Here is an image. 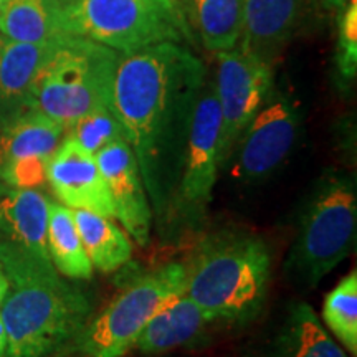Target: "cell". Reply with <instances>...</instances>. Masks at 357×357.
Returning a JSON list of instances; mask_svg holds the SVG:
<instances>
[{"mask_svg": "<svg viewBox=\"0 0 357 357\" xmlns=\"http://www.w3.org/2000/svg\"><path fill=\"white\" fill-rule=\"evenodd\" d=\"M121 53L93 40L68 37L38 75L29 96L37 109L61 126L100 109H113V82Z\"/></svg>", "mask_w": 357, "mask_h": 357, "instance_id": "obj_4", "label": "cell"}, {"mask_svg": "<svg viewBox=\"0 0 357 357\" xmlns=\"http://www.w3.org/2000/svg\"><path fill=\"white\" fill-rule=\"evenodd\" d=\"M278 357H347L329 336L314 310L293 303L278 342Z\"/></svg>", "mask_w": 357, "mask_h": 357, "instance_id": "obj_20", "label": "cell"}, {"mask_svg": "<svg viewBox=\"0 0 357 357\" xmlns=\"http://www.w3.org/2000/svg\"><path fill=\"white\" fill-rule=\"evenodd\" d=\"M7 291H8V280H7L6 271H3V268L0 266V305H2L3 300H6Z\"/></svg>", "mask_w": 357, "mask_h": 357, "instance_id": "obj_26", "label": "cell"}, {"mask_svg": "<svg viewBox=\"0 0 357 357\" xmlns=\"http://www.w3.org/2000/svg\"><path fill=\"white\" fill-rule=\"evenodd\" d=\"M202 83V63L174 42L121 53L116 65L113 111L158 215L166 212L181 176L174 155L177 123L190 114Z\"/></svg>", "mask_w": 357, "mask_h": 357, "instance_id": "obj_1", "label": "cell"}, {"mask_svg": "<svg viewBox=\"0 0 357 357\" xmlns=\"http://www.w3.org/2000/svg\"><path fill=\"white\" fill-rule=\"evenodd\" d=\"M222 116L215 86H200L192 105L181 177L177 184L178 202L187 211L204 208L211 202L220 167Z\"/></svg>", "mask_w": 357, "mask_h": 357, "instance_id": "obj_9", "label": "cell"}, {"mask_svg": "<svg viewBox=\"0 0 357 357\" xmlns=\"http://www.w3.org/2000/svg\"><path fill=\"white\" fill-rule=\"evenodd\" d=\"M73 217L93 268L111 273L131 260V238L111 217L88 211H73Z\"/></svg>", "mask_w": 357, "mask_h": 357, "instance_id": "obj_18", "label": "cell"}, {"mask_svg": "<svg viewBox=\"0 0 357 357\" xmlns=\"http://www.w3.org/2000/svg\"><path fill=\"white\" fill-rule=\"evenodd\" d=\"M194 22L207 50H234L242 37L243 0H194Z\"/></svg>", "mask_w": 357, "mask_h": 357, "instance_id": "obj_21", "label": "cell"}, {"mask_svg": "<svg viewBox=\"0 0 357 357\" xmlns=\"http://www.w3.org/2000/svg\"><path fill=\"white\" fill-rule=\"evenodd\" d=\"M6 2H7V0H0V12H2V8H3V6H6Z\"/></svg>", "mask_w": 357, "mask_h": 357, "instance_id": "obj_29", "label": "cell"}, {"mask_svg": "<svg viewBox=\"0 0 357 357\" xmlns=\"http://www.w3.org/2000/svg\"><path fill=\"white\" fill-rule=\"evenodd\" d=\"M61 10L71 37L93 40L119 53L187 37L178 0H70Z\"/></svg>", "mask_w": 357, "mask_h": 357, "instance_id": "obj_6", "label": "cell"}, {"mask_svg": "<svg viewBox=\"0 0 357 357\" xmlns=\"http://www.w3.org/2000/svg\"><path fill=\"white\" fill-rule=\"evenodd\" d=\"M301 0H243L240 50L271 63L291 38Z\"/></svg>", "mask_w": 357, "mask_h": 357, "instance_id": "obj_14", "label": "cell"}, {"mask_svg": "<svg viewBox=\"0 0 357 357\" xmlns=\"http://www.w3.org/2000/svg\"><path fill=\"white\" fill-rule=\"evenodd\" d=\"M336 70L339 79L351 83L357 73V0H349L339 12Z\"/></svg>", "mask_w": 357, "mask_h": 357, "instance_id": "obj_24", "label": "cell"}, {"mask_svg": "<svg viewBox=\"0 0 357 357\" xmlns=\"http://www.w3.org/2000/svg\"><path fill=\"white\" fill-rule=\"evenodd\" d=\"M185 265V294L212 323H245L265 305L271 253L258 236L242 231L211 235Z\"/></svg>", "mask_w": 357, "mask_h": 357, "instance_id": "obj_3", "label": "cell"}, {"mask_svg": "<svg viewBox=\"0 0 357 357\" xmlns=\"http://www.w3.org/2000/svg\"><path fill=\"white\" fill-rule=\"evenodd\" d=\"M56 2H58V3H60V7H61V8H63V6H65V3H68V2H70V0H56Z\"/></svg>", "mask_w": 357, "mask_h": 357, "instance_id": "obj_28", "label": "cell"}, {"mask_svg": "<svg viewBox=\"0 0 357 357\" xmlns=\"http://www.w3.org/2000/svg\"><path fill=\"white\" fill-rule=\"evenodd\" d=\"M323 319L334 336L349 349L357 351V271L346 275L323 303Z\"/></svg>", "mask_w": 357, "mask_h": 357, "instance_id": "obj_22", "label": "cell"}, {"mask_svg": "<svg viewBox=\"0 0 357 357\" xmlns=\"http://www.w3.org/2000/svg\"><path fill=\"white\" fill-rule=\"evenodd\" d=\"M300 126L298 102L283 93H270L240 137L235 177L258 182L271 176L293 151Z\"/></svg>", "mask_w": 357, "mask_h": 357, "instance_id": "obj_10", "label": "cell"}, {"mask_svg": "<svg viewBox=\"0 0 357 357\" xmlns=\"http://www.w3.org/2000/svg\"><path fill=\"white\" fill-rule=\"evenodd\" d=\"M8 291L0 306L7 333L3 357H52L68 347L91 316L82 289L60 278L47 258L0 240Z\"/></svg>", "mask_w": 357, "mask_h": 357, "instance_id": "obj_2", "label": "cell"}, {"mask_svg": "<svg viewBox=\"0 0 357 357\" xmlns=\"http://www.w3.org/2000/svg\"><path fill=\"white\" fill-rule=\"evenodd\" d=\"M95 159L108 187L113 217L134 242L146 247L151 240L154 213L131 147L123 137L102 147Z\"/></svg>", "mask_w": 357, "mask_h": 357, "instance_id": "obj_11", "label": "cell"}, {"mask_svg": "<svg viewBox=\"0 0 357 357\" xmlns=\"http://www.w3.org/2000/svg\"><path fill=\"white\" fill-rule=\"evenodd\" d=\"M65 137L73 139L84 151L95 155L113 141L123 139L124 134L114 111L100 109L83 116L66 128Z\"/></svg>", "mask_w": 357, "mask_h": 357, "instance_id": "obj_23", "label": "cell"}, {"mask_svg": "<svg viewBox=\"0 0 357 357\" xmlns=\"http://www.w3.org/2000/svg\"><path fill=\"white\" fill-rule=\"evenodd\" d=\"M187 289V265L172 261L141 275L100 314L88 319L71 346L86 357H124L158 312Z\"/></svg>", "mask_w": 357, "mask_h": 357, "instance_id": "obj_7", "label": "cell"}, {"mask_svg": "<svg viewBox=\"0 0 357 357\" xmlns=\"http://www.w3.org/2000/svg\"><path fill=\"white\" fill-rule=\"evenodd\" d=\"M63 40L42 43L0 42V119L29 108V96L38 75Z\"/></svg>", "mask_w": 357, "mask_h": 357, "instance_id": "obj_13", "label": "cell"}, {"mask_svg": "<svg viewBox=\"0 0 357 357\" xmlns=\"http://www.w3.org/2000/svg\"><path fill=\"white\" fill-rule=\"evenodd\" d=\"M0 35L26 43L56 42L71 37L56 0H7L0 12Z\"/></svg>", "mask_w": 357, "mask_h": 357, "instance_id": "obj_17", "label": "cell"}, {"mask_svg": "<svg viewBox=\"0 0 357 357\" xmlns=\"http://www.w3.org/2000/svg\"><path fill=\"white\" fill-rule=\"evenodd\" d=\"M47 182L65 207L113 217L108 187L95 155L63 137L47 169Z\"/></svg>", "mask_w": 357, "mask_h": 357, "instance_id": "obj_12", "label": "cell"}, {"mask_svg": "<svg viewBox=\"0 0 357 357\" xmlns=\"http://www.w3.org/2000/svg\"><path fill=\"white\" fill-rule=\"evenodd\" d=\"M6 347H7V333H6V326H3L2 314H0V357H3V354H6Z\"/></svg>", "mask_w": 357, "mask_h": 357, "instance_id": "obj_27", "label": "cell"}, {"mask_svg": "<svg viewBox=\"0 0 357 357\" xmlns=\"http://www.w3.org/2000/svg\"><path fill=\"white\" fill-rule=\"evenodd\" d=\"M323 6L328 8V10H333V12H341L342 8L346 7V3L349 2V0H319Z\"/></svg>", "mask_w": 357, "mask_h": 357, "instance_id": "obj_25", "label": "cell"}, {"mask_svg": "<svg viewBox=\"0 0 357 357\" xmlns=\"http://www.w3.org/2000/svg\"><path fill=\"white\" fill-rule=\"evenodd\" d=\"M211 323V318L184 293L147 323L132 349L146 356H158L192 346L204 336Z\"/></svg>", "mask_w": 357, "mask_h": 357, "instance_id": "obj_16", "label": "cell"}, {"mask_svg": "<svg viewBox=\"0 0 357 357\" xmlns=\"http://www.w3.org/2000/svg\"><path fill=\"white\" fill-rule=\"evenodd\" d=\"M50 200L37 189H12L0 197V240L40 258L48 257Z\"/></svg>", "mask_w": 357, "mask_h": 357, "instance_id": "obj_15", "label": "cell"}, {"mask_svg": "<svg viewBox=\"0 0 357 357\" xmlns=\"http://www.w3.org/2000/svg\"><path fill=\"white\" fill-rule=\"evenodd\" d=\"M47 248L58 273L70 280H89L93 276L95 268L83 247L73 211L63 204H50Z\"/></svg>", "mask_w": 357, "mask_h": 357, "instance_id": "obj_19", "label": "cell"}, {"mask_svg": "<svg viewBox=\"0 0 357 357\" xmlns=\"http://www.w3.org/2000/svg\"><path fill=\"white\" fill-rule=\"evenodd\" d=\"M357 190L354 177L329 174L303 208L287 270L298 283L314 288L341 265L356 245Z\"/></svg>", "mask_w": 357, "mask_h": 357, "instance_id": "obj_5", "label": "cell"}, {"mask_svg": "<svg viewBox=\"0 0 357 357\" xmlns=\"http://www.w3.org/2000/svg\"><path fill=\"white\" fill-rule=\"evenodd\" d=\"M0 42H2V35H0Z\"/></svg>", "mask_w": 357, "mask_h": 357, "instance_id": "obj_30", "label": "cell"}, {"mask_svg": "<svg viewBox=\"0 0 357 357\" xmlns=\"http://www.w3.org/2000/svg\"><path fill=\"white\" fill-rule=\"evenodd\" d=\"M271 63L234 48L217 53V100L220 105V167L271 93Z\"/></svg>", "mask_w": 357, "mask_h": 357, "instance_id": "obj_8", "label": "cell"}]
</instances>
